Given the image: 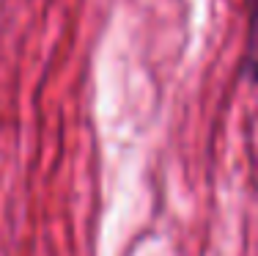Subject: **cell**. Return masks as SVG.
<instances>
[{
	"label": "cell",
	"instance_id": "6da1fadb",
	"mask_svg": "<svg viewBox=\"0 0 258 256\" xmlns=\"http://www.w3.org/2000/svg\"><path fill=\"white\" fill-rule=\"evenodd\" d=\"M247 69L258 80V0H253V17H250V44H247Z\"/></svg>",
	"mask_w": 258,
	"mask_h": 256
}]
</instances>
